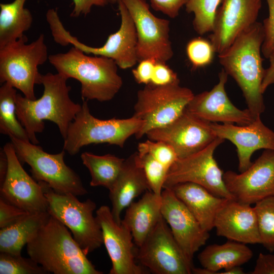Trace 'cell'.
Returning <instances> with one entry per match:
<instances>
[{
    "mask_svg": "<svg viewBox=\"0 0 274 274\" xmlns=\"http://www.w3.org/2000/svg\"><path fill=\"white\" fill-rule=\"evenodd\" d=\"M8 169V159L3 148L0 152V185H1L6 177Z\"/></svg>",
    "mask_w": 274,
    "mask_h": 274,
    "instance_id": "f6af8a7d",
    "label": "cell"
},
{
    "mask_svg": "<svg viewBox=\"0 0 274 274\" xmlns=\"http://www.w3.org/2000/svg\"><path fill=\"white\" fill-rule=\"evenodd\" d=\"M83 164L89 171L92 187L102 186L111 190L116 181L125 159L107 154L97 155L85 152L81 155Z\"/></svg>",
    "mask_w": 274,
    "mask_h": 274,
    "instance_id": "f1b7e54d",
    "label": "cell"
},
{
    "mask_svg": "<svg viewBox=\"0 0 274 274\" xmlns=\"http://www.w3.org/2000/svg\"><path fill=\"white\" fill-rule=\"evenodd\" d=\"M117 3L121 19L120 28L108 37L102 46L90 47L80 42L65 29L57 11L51 10L46 16L54 41L62 46L72 44L88 55L111 58L122 69L134 66L138 62L136 55L138 39L135 24L122 1L118 0Z\"/></svg>",
    "mask_w": 274,
    "mask_h": 274,
    "instance_id": "5b68a950",
    "label": "cell"
},
{
    "mask_svg": "<svg viewBox=\"0 0 274 274\" xmlns=\"http://www.w3.org/2000/svg\"><path fill=\"white\" fill-rule=\"evenodd\" d=\"M95 217L112 263L109 273H146L144 267L135 262L136 249L131 232L123 223L116 221L110 207L101 206L96 210Z\"/></svg>",
    "mask_w": 274,
    "mask_h": 274,
    "instance_id": "e0dca14e",
    "label": "cell"
},
{
    "mask_svg": "<svg viewBox=\"0 0 274 274\" xmlns=\"http://www.w3.org/2000/svg\"><path fill=\"white\" fill-rule=\"evenodd\" d=\"M149 190L150 189L145 174L136 162L134 153L125 159L116 181L109 190L111 212L116 221L121 223L123 210L136 197Z\"/></svg>",
    "mask_w": 274,
    "mask_h": 274,
    "instance_id": "603a6c76",
    "label": "cell"
},
{
    "mask_svg": "<svg viewBox=\"0 0 274 274\" xmlns=\"http://www.w3.org/2000/svg\"><path fill=\"white\" fill-rule=\"evenodd\" d=\"M224 141L217 137L200 151L185 158L178 159L168 172L164 188L191 182L203 187L217 196L234 199L224 183V172L214 157L216 148Z\"/></svg>",
    "mask_w": 274,
    "mask_h": 274,
    "instance_id": "8fae6325",
    "label": "cell"
},
{
    "mask_svg": "<svg viewBox=\"0 0 274 274\" xmlns=\"http://www.w3.org/2000/svg\"><path fill=\"white\" fill-rule=\"evenodd\" d=\"M263 39L262 23L257 21L241 33L226 50L218 54L220 64L239 87L254 119L260 117L265 109L261 92L265 71L261 56Z\"/></svg>",
    "mask_w": 274,
    "mask_h": 274,
    "instance_id": "7a4b0ae2",
    "label": "cell"
},
{
    "mask_svg": "<svg viewBox=\"0 0 274 274\" xmlns=\"http://www.w3.org/2000/svg\"><path fill=\"white\" fill-rule=\"evenodd\" d=\"M50 215L48 211L28 213L15 223L1 228L0 252L21 255L24 246L36 236Z\"/></svg>",
    "mask_w": 274,
    "mask_h": 274,
    "instance_id": "4316f807",
    "label": "cell"
},
{
    "mask_svg": "<svg viewBox=\"0 0 274 274\" xmlns=\"http://www.w3.org/2000/svg\"><path fill=\"white\" fill-rule=\"evenodd\" d=\"M261 0H221L209 36L216 52L226 50L243 31L257 22Z\"/></svg>",
    "mask_w": 274,
    "mask_h": 274,
    "instance_id": "d6986e66",
    "label": "cell"
},
{
    "mask_svg": "<svg viewBox=\"0 0 274 274\" xmlns=\"http://www.w3.org/2000/svg\"><path fill=\"white\" fill-rule=\"evenodd\" d=\"M108 3H110L112 4H115L116 3H118V0H107Z\"/></svg>",
    "mask_w": 274,
    "mask_h": 274,
    "instance_id": "7dc6e473",
    "label": "cell"
},
{
    "mask_svg": "<svg viewBox=\"0 0 274 274\" xmlns=\"http://www.w3.org/2000/svg\"><path fill=\"white\" fill-rule=\"evenodd\" d=\"M218 236L245 244H260L254 207L227 199L218 211L214 223Z\"/></svg>",
    "mask_w": 274,
    "mask_h": 274,
    "instance_id": "7402d4cb",
    "label": "cell"
},
{
    "mask_svg": "<svg viewBox=\"0 0 274 274\" xmlns=\"http://www.w3.org/2000/svg\"><path fill=\"white\" fill-rule=\"evenodd\" d=\"M253 252L246 244L229 241L223 244H212L198 255L202 267L219 274L221 269L240 266L252 258Z\"/></svg>",
    "mask_w": 274,
    "mask_h": 274,
    "instance_id": "484cf974",
    "label": "cell"
},
{
    "mask_svg": "<svg viewBox=\"0 0 274 274\" xmlns=\"http://www.w3.org/2000/svg\"><path fill=\"white\" fill-rule=\"evenodd\" d=\"M179 83L177 73L165 62H156L150 84L155 86H165Z\"/></svg>",
    "mask_w": 274,
    "mask_h": 274,
    "instance_id": "74e56055",
    "label": "cell"
},
{
    "mask_svg": "<svg viewBox=\"0 0 274 274\" xmlns=\"http://www.w3.org/2000/svg\"><path fill=\"white\" fill-rule=\"evenodd\" d=\"M269 65L265 69L264 76L261 85V92L263 94L268 87L274 84V52L268 58Z\"/></svg>",
    "mask_w": 274,
    "mask_h": 274,
    "instance_id": "ee69618b",
    "label": "cell"
},
{
    "mask_svg": "<svg viewBox=\"0 0 274 274\" xmlns=\"http://www.w3.org/2000/svg\"><path fill=\"white\" fill-rule=\"evenodd\" d=\"M194 95L190 89L179 84L146 85L138 92L134 106L133 116L144 121L136 138L140 139L149 131L174 121L185 111Z\"/></svg>",
    "mask_w": 274,
    "mask_h": 274,
    "instance_id": "30bf717a",
    "label": "cell"
},
{
    "mask_svg": "<svg viewBox=\"0 0 274 274\" xmlns=\"http://www.w3.org/2000/svg\"><path fill=\"white\" fill-rule=\"evenodd\" d=\"M41 185L48 203V212L71 231L84 253L88 254L103 244L100 225L93 212L96 203L90 199L80 201L72 194H60L47 183Z\"/></svg>",
    "mask_w": 274,
    "mask_h": 274,
    "instance_id": "ba28073f",
    "label": "cell"
},
{
    "mask_svg": "<svg viewBox=\"0 0 274 274\" xmlns=\"http://www.w3.org/2000/svg\"><path fill=\"white\" fill-rule=\"evenodd\" d=\"M228 75L222 68L218 83L210 91L194 95L185 110L208 122L244 125L255 119L247 108L241 110L229 99L225 90Z\"/></svg>",
    "mask_w": 274,
    "mask_h": 274,
    "instance_id": "ffe728a7",
    "label": "cell"
},
{
    "mask_svg": "<svg viewBox=\"0 0 274 274\" xmlns=\"http://www.w3.org/2000/svg\"><path fill=\"white\" fill-rule=\"evenodd\" d=\"M156 61L146 59L139 62L135 68L132 71L135 81L139 84L148 85L150 83Z\"/></svg>",
    "mask_w": 274,
    "mask_h": 274,
    "instance_id": "60d3db41",
    "label": "cell"
},
{
    "mask_svg": "<svg viewBox=\"0 0 274 274\" xmlns=\"http://www.w3.org/2000/svg\"><path fill=\"white\" fill-rule=\"evenodd\" d=\"M28 213L0 198V228H3L18 222Z\"/></svg>",
    "mask_w": 274,
    "mask_h": 274,
    "instance_id": "f35d334b",
    "label": "cell"
},
{
    "mask_svg": "<svg viewBox=\"0 0 274 274\" xmlns=\"http://www.w3.org/2000/svg\"><path fill=\"white\" fill-rule=\"evenodd\" d=\"M25 35L0 48V82L19 90L28 99H37L34 88L41 84L38 66L48 59L44 34L27 44Z\"/></svg>",
    "mask_w": 274,
    "mask_h": 274,
    "instance_id": "52a82bcc",
    "label": "cell"
},
{
    "mask_svg": "<svg viewBox=\"0 0 274 274\" xmlns=\"http://www.w3.org/2000/svg\"><path fill=\"white\" fill-rule=\"evenodd\" d=\"M223 179L234 199L252 204L274 196V150H264L245 171L224 173Z\"/></svg>",
    "mask_w": 274,
    "mask_h": 274,
    "instance_id": "9a60e30c",
    "label": "cell"
},
{
    "mask_svg": "<svg viewBox=\"0 0 274 274\" xmlns=\"http://www.w3.org/2000/svg\"><path fill=\"white\" fill-rule=\"evenodd\" d=\"M26 250L48 273H104L88 259L68 228L51 215L26 244Z\"/></svg>",
    "mask_w": 274,
    "mask_h": 274,
    "instance_id": "3957f363",
    "label": "cell"
},
{
    "mask_svg": "<svg viewBox=\"0 0 274 274\" xmlns=\"http://www.w3.org/2000/svg\"><path fill=\"white\" fill-rule=\"evenodd\" d=\"M211 124L185 110L170 123L152 129L146 135L149 140L170 145L181 159L204 149L217 138Z\"/></svg>",
    "mask_w": 274,
    "mask_h": 274,
    "instance_id": "5bb4252c",
    "label": "cell"
},
{
    "mask_svg": "<svg viewBox=\"0 0 274 274\" xmlns=\"http://www.w3.org/2000/svg\"><path fill=\"white\" fill-rule=\"evenodd\" d=\"M161 213L185 255L191 261L195 253L209 238L191 212L170 188L161 194Z\"/></svg>",
    "mask_w": 274,
    "mask_h": 274,
    "instance_id": "ac0fdd59",
    "label": "cell"
},
{
    "mask_svg": "<svg viewBox=\"0 0 274 274\" xmlns=\"http://www.w3.org/2000/svg\"><path fill=\"white\" fill-rule=\"evenodd\" d=\"M186 52L188 60L194 69L211 64L216 53L211 42L201 37L190 40L186 45Z\"/></svg>",
    "mask_w": 274,
    "mask_h": 274,
    "instance_id": "e575fe53",
    "label": "cell"
},
{
    "mask_svg": "<svg viewBox=\"0 0 274 274\" xmlns=\"http://www.w3.org/2000/svg\"><path fill=\"white\" fill-rule=\"evenodd\" d=\"M48 272L31 258L1 252L0 274H46Z\"/></svg>",
    "mask_w": 274,
    "mask_h": 274,
    "instance_id": "836d02e7",
    "label": "cell"
},
{
    "mask_svg": "<svg viewBox=\"0 0 274 274\" xmlns=\"http://www.w3.org/2000/svg\"><path fill=\"white\" fill-rule=\"evenodd\" d=\"M68 79L58 73H48L41 76L44 91L40 98L31 100L16 94L17 116L32 144L39 143L36 134L44 130L45 120L54 123L64 139L70 124L81 109L82 105L70 97L71 87L67 85Z\"/></svg>",
    "mask_w": 274,
    "mask_h": 274,
    "instance_id": "6da1fadb",
    "label": "cell"
},
{
    "mask_svg": "<svg viewBox=\"0 0 274 274\" xmlns=\"http://www.w3.org/2000/svg\"><path fill=\"white\" fill-rule=\"evenodd\" d=\"M26 0L0 4V48L23 37L32 23L30 11L24 8Z\"/></svg>",
    "mask_w": 274,
    "mask_h": 274,
    "instance_id": "83f0119b",
    "label": "cell"
},
{
    "mask_svg": "<svg viewBox=\"0 0 274 274\" xmlns=\"http://www.w3.org/2000/svg\"><path fill=\"white\" fill-rule=\"evenodd\" d=\"M161 204V196L149 190L127 208L121 222L130 230L137 247L143 244L162 217Z\"/></svg>",
    "mask_w": 274,
    "mask_h": 274,
    "instance_id": "d4e9b609",
    "label": "cell"
},
{
    "mask_svg": "<svg viewBox=\"0 0 274 274\" xmlns=\"http://www.w3.org/2000/svg\"><path fill=\"white\" fill-rule=\"evenodd\" d=\"M221 0H188L185 4L188 13L194 14L192 24L195 31L202 35L212 32L217 10Z\"/></svg>",
    "mask_w": 274,
    "mask_h": 274,
    "instance_id": "4dcf8cb0",
    "label": "cell"
},
{
    "mask_svg": "<svg viewBox=\"0 0 274 274\" xmlns=\"http://www.w3.org/2000/svg\"><path fill=\"white\" fill-rule=\"evenodd\" d=\"M211 126L217 137L227 140L235 146L240 173L251 165L255 151L274 150V131L266 126L260 117L247 125L211 123Z\"/></svg>",
    "mask_w": 274,
    "mask_h": 274,
    "instance_id": "44dd1931",
    "label": "cell"
},
{
    "mask_svg": "<svg viewBox=\"0 0 274 274\" xmlns=\"http://www.w3.org/2000/svg\"><path fill=\"white\" fill-rule=\"evenodd\" d=\"M16 89L8 83L0 87V132L9 137L29 141L27 133L16 114Z\"/></svg>",
    "mask_w": 274,
    "mask_h": 274,
    "instance_id": "f546056e",
    "label": "cell"
},
{
    "mask_svg": "<svg viewBox=\"0 0 274 274\" xmlns=\"http://www.w3.org/2000/svg\"><path fill=\"white\" fill-rule=\"evenodd\" d=\"M138 153L150 155L169 169L178 159L176 153L170 145L149 139L138 144Z\"/></svg>",
    "mask_w": 274,
    "mask_h": 274,
    "instance_id": "d590c367",
    "label": "cell"
},
{
    "mask_svg": "<svg viewBox=\"0 0 274 274\" xmlns=\"http://www.w3.org/2000/svg\"><path fill=\"white\" fill-rule=\"evenodd\" d=\"M140 264L155 274H190L193 266L162 216L135 251Z\"/></svg>",
    "mask_w": 274,
    "mask_h": 274,
    "instance_id": "7c38bea8",
    "label": "cell"
},
{
    "mask_svg": "<svg viewBox=\"0 0 274 274\" xmlns=\"http://www.w3.org/2000/svg\"><path fill=\"white\" fill-rule=\"evenodd\" d=\"M188 0H150L151 7L171 18L177 17Z\"/></svg>",
    "mask_w": 274,
    "mask_h": 274,
    "instance_id": "ab89813d",
    "label": "cell"
},
{
    "mask_svg": "<svg viewBox=\"0 0 274 274\" xmlns=\"http://www.w3.org/2000/svg\"><path fill=\"white\" fill-rule=\"evenodd\" d=\"M82 99L81 109L63 139V150L71 155L92 144L107 143L122 148L127 139L135 135L144 125L143 120L133 115L126 119H98L90 113L87 100Z\"/></svg>",
    "mask_w": 274,
    "mask_h": 274,
    "instance_id": "8992f818",
    "label": "cell"
},
{
    "mask_svg": "<svg viewBox=\"0 0 274 274\" xmlns=\"http://www.w3.org/2000/svg\"><path fill=\"white\" fill-rule=\"evenodd\" d=\"M48 60L58 73L81 83V95L85 99L109 101L122 87L118 66L111 58L91 56L73 46L66 53L50 55Z\"/></svg>",
    "mask_w": 274,
    "mask_h": 274,
    "instance_id": "277c9868",
    "label": "cell"
},
{
    "mask_svg": "<svg viewBox=\"0 0 274 274\" xmlns=\"http://www.w3.org/2000/svg\"><path fill=\"white\" fill-rule=\"evenodd\" d=\"M74 4L71 13L72 17H78L81 15L89 14L93 6L105 7L108 3L107 0H73Z\"/></svg>",
    "mask_w": 274,
    "mask_h": 274,
    "instance_id": "b9f144b4",
    "label": "cell"
},
{
    "mask_svg": "<svg viewBox=\"0 0 274 274\" xmlns=\"http://www.w3.org/2000/svg\"><path fill=\"white\" fill-rule=\"evenodd\" d=\"M3 149L8 159V169L0 185L1 198L28 213L48 211L41 185L24 169L12 143H7Z\"/></svg>",
    "mask_w": 274,
    "mask_h": 274,
    "instance_id": "2e32d148",
    "label": "cell"
},
{
    "mask_svg": "<svg viewBox=\"0 0 274 274\" xmlns=\"http://www.w3.org/2000/svg\"><path fill=\"white\" fill-rule=\"evenodd\" d=\"M129 12L137 34L138 61L153 59L165 62L174 55L169 21L156 17L145 0H121Z\"/></svg>",
    "mask_w": 274,
    "mask_h": 274,
    "instance_id": "4fadbf2b",
    "label": "cell"
},
{
    "mask_svg": "<svg viewBox=\"0 0 274 274\" xmlns=\"http://www.w3.org/2000/svg\"><path fill=\"white\" fill-rule=\"evenodd\" d=\"M10 139L19 161L30 167L32 177L37 181L47 183L60 194L83 196L88 193L79 176L65 164L64 150L50 154L29 141Z\"/></svg>",
    "mask_w": 274,
    "mask_h": 274,
    "instance_id": "9c48e42d",
    "label": "cell"
},
{
    "mask_svg": "<svg viewBox=\"0 0 274 274\" xmlns=\"http://www.w3.org/2000/svg\"><path fill=\"white\" fill-rule=\"evenodd\" d=\"M170 188L204 230L210 232L214 228L217 214L227 198L215 195L203 187L191 182L177 184Z\"/></svg>",
    "mask_w": 274,
    "mask_h": 274,
    "instance_id": "cb8c5ba5",
    "label": "cell"
},
{
    "mask_svg": "<svg viewBox=\"0 0 274 274\" xmlns=\"http://www.w3.org/2000/svg\"><path fill=\"white\" fill-rule=\"evenodd\" d=\"M269 14L262 23L264 39L261 47V53L268 59L274 52V0H266Z\"/></svg>",
    "mask_w": 274,
    "mask_h": 274,
    "instance_id": "8d00e7d4",
    "label": "cell"
},
{
    "mask_svg": "<svg viewBox=\"0 0 274 274\" xmlns=\"http://www.w3.org/2000/svg\"><path fill=\"white\" fill-rule=\"evenodd\" d=\"M251 274H274V254L260 253Z\"/></svg>",
    "mask_w": 274,
    "mask_h": 274,
    "instance_id": "7bdbcfd3",
    "label": "cell"
},
{
    "mask_svg": "<svg viewBox=\"0 0 274 274\" xmlns=\"http://www.w3.org/2000/svg\"><path fill=\"white\" fill-rule=\"evenodd\" d=\"M221 274H244V270L240 266H235L224 269Z\"/></svg>",
    "mask_w": 274,
    "mask_h": 274,
    "instance_id": "bcb514c9",
    "label": "cell"
},
{
    "mask_svg": "<svg viewBox=\"0 0 274 274\" xmlns=\"http://www.w3.org/2000/svg\"><path fill=\"white\" fill-rule=\"evenodd\" d=\"M134 156L144 172L150 191L161 196L169 169L148 154L136 152Z\"/></svg>",
    "mask_w": 274,
    "mask_h": 274,
    "instance_id": "d6a6232c",
    "label": "cell"
},
{
    "mask_svg": "<svg viewBox=\"0 0 274 274\" xmlns=\"http://www.w3.org/2000/svg\"><path fill=\"white\" fill-rule=\"evenodd\" d=\"M260 244L270 252L274 251V196L255 204Z\"/></svg>",
    "mask_w": 274,
    "mask_h": 274,
    "instance_id": "1f68e13d",
    "label": "cell"
}]
</instances>
